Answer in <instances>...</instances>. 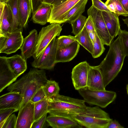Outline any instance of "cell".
<instances>
[{
	"mask_svg": "<svg viewBox=\"0 0 128 128\" xmlns=\"http://www.w3.org/2000/svg\"><path fill=\"white\" fill-rule=\"evenodd\" d=\"M34 103L30 101L20 107L16 128H31L34 121Z\"/></svg>",
	"mask_w": 128,
	"mask_h": 128,
	"instance_id": "11",
	"label": "cell"
},
{
	"mask_svg": "<svg viewBox=\"0 0 128 128\" xmlns=\"http://www.w3.org/2000/svg\"><path fill=\"white\" fill-rule=\"evenodd\" d=\"M102 12L108 32L114 39L119 35L121 30L118 16L111 12L102 11Z\"/></svg>",
	"mask_w": 128,
	"mask_h": 128,
	"instance_id": "19",
	"label": "cell"
},
{
	"mask_svg": "<svg viewBox=\"0 0 128 128\" xmlns=\"http://www.w3.org/2000/svg\"><path fill=\"white\" fill-rule=\"evenodd\" d=\"M88 0H80L69 11L65 17L64 23H70L84 12Z\"/></svg>",
	"mask_w": 128,
	"mask_h": 128,
	"instance_id": "25",
	"label": "cell"
},
{
	"mask_svg": "<svg viewBox=\"0 0 128 128\" xmlns=\"http://www.w3.org/2000/svg\"><path fill=\"white\" fill-rule=\"evenodd\" d=\"M7 61L11 70L18 77L27 70L26 60L18 54L7 57Z\"/></svg>",
	"mask_w": 128,
	"mask_h": 128,
	"instance_id": "20",
	"label": "cell"
},
{
	"mask_svg": "<svg viewBox=\"0 0 128 128\" xmlns=\"http://www.w3.org/2000/svg\"><path fill=\"white\" fill-rule=\"evenodd\" d=\"M68 0H55L51 4L52 6L58 5L63 3Z\"/></svg>",
	"mask_w": 128,
	"mask_h": 128,
	"instance_id": "45",
	"label": "cell"
},
{
	"mask_svg": "<svg viewBox=\"0 0 128 128\" xmlns=\"http://www.w3.org/2000/svg\"><path fill=\"white\" fill-rule=\"evenodd\" d=\"M12 22L11 10L6 4L3 12L0 16V36H4L12 32Z\"/></svg>",
	"mask_w": 128,
	"mask_h": 128,
	"instance_id": "22",
	"label": "cell"
},
{
	"mask_svg": "<svg viewBox=\"0 0 128 128\" xmlns=\"http://www.w3.org/2000/svg\"><path fill=\"white\" fill-rule=\"evenodd\" d=\"M119 123L115 120L112 119L110 121L107 128H124Z\"/></svg>",
	"mask_w": 128,
	"mask_h": 128,
	"instance_id": "41",
	"label": "cell"
},
{
	"mask_svg": "<svg viewBox=\"0 0 128 128\" xmlns=\"http://www.w3.org/2000/svg\"><path fill=\"white\" fill-rule=\"evenodd\" d=\"M92 5L96 9L102 11L111 12L105 4L100 0H92Z\"/></svg>",
	"mask_w": 128,
	"mask_h": 128,
	"instance_id": "38",
	"label": "cell"
},
{
	"mask_svg": "<svg viewBox=\"0 0 128 128\" xmlns=\"http://www.w3.org/2000/svg\"><path fill=\"white\" fill-rule=\"evenodd\" d=\"M18 5L21 21L23 28H26L32 12L31 0H18Z\"/></svg>",
	"mask_w": 128,
	"mask_h": 128,
	"instance_id": "24",
	"label": "cell"
},
{
	"mask_svg": "<svg viewBox=\"0 0 128 128\" xmlns=\"http://www.w3.org/2000/svg\"><path fill=\"white\" fill-rule=\"evenodd\" d=\"M24 40L22 32H13L0 36V53L10 54L20 49Z\"/></svg>",
	"mask_w": 128,
	"mask_h": 128,
	"instance_id": "9",
	"label": "cell"
},
{
	"mask_svg": "<svg viewBox=\"0 0 128 128\" xmlns=\"http://www.w3.org/2000/svg\"><path fill=\"white\" fill-rule=\"evenodd\" d=\"M80 44L76 40L69 45L64 48H57L55 63L69 62L72 60L77 55Z\"/></svg>",
	"mask_w": 128,
	"mask_h": 128,
	"instance_id": "14",
	"label": "cell"
},
{
	"mask_svg": "<svg viewBox=\"0 0 128 128\" xmlns=\"http://www.w3.org/2000/svg\"><path fill=\"white\" fill-rule=\"evenodd\" d=\"M6 4L5 2H0V16L3 12Z\"/></svg>",
	"mask_w": 128,
	"mask_h": 128,
	"instance_id": "44",
	"label": "cell"
},
{
	"mask_svg": "<svg viewBox=\"0 0 128 128\" xmlns=\"http://www.w3.org/2000/svg\"><path fill=\"white\" fill-rule=\"evenodd\" d=\"M86 19V17L82 14L70 23L72 28V33L75 36L82 30L84 26Z\"/></svg>",
	"mask_w": 128,
	"mask_h": 128,
	"instance_id": "29",
	"label": "cell"
},
{
	"mask_svg": "<svg viewBox=\"0 0 128 128\" xmlns=\"http://www.w3.org/2000/svg\"><path fill=\"white\" fill-rule=\"evenodd\" d=\"M46 121L53 128H82L74 119L64 116L50 114L47 117Z\"/></svg>",
	"mask_w": 128,
	"mask_h": 128,
	"instance_id": "17",
	"label": "cell"
},
{
	"mask_svg": "<svg viewBox=\"0 0 128 128\" xmlns=\"http://www.w3.org/2000/svg\"><path fill=\"white\" fill-rule=\"evenodd\" d=\"M37 30L34 29L31 30L28 35L24 38L20 48L21 55L25 60L33 56L35 50L38 36Z\"/></svg>",
	"mask_w": 128,
	"mask_h": 128,
	"instance_id": "16",
	"label": "cell"
},
{
	"mask_svg": "<svg viewBox=\"0 0 128 128\" xmlns=\"http://www.w3.org/2000/svg\"><path fill=\"white\" fill-rule=\"evenodd\" d=\"M122 20L124 23L126 24L128 27V18L122 19Z\"/></svg>",
	"mask_w": 128,
	"mask_h": 128,
	"instance_id": "47",
	"label": "cell"
},
{
	"mask_svg": "<svg viewBox=\"0 0 128 128\" xmlns=\"http://www.w3.org/2000/svg\"><path fill=\"white\" fill-rule=\"evenodd\" d=\"M125 10L128 13V0H119Z\"/></svg>",
	"mask_w": 128,
	"mask_h": 128,
	"instance_id": "42",
	"label": "cell"
},
{
	"mask_svg": "<svg viewBox=\"0 0 128 128\" xmlns=\"http://www.w3.org/2000/svg\"><path fill=\"white\" fill-rule=\"evenodd\" d=\"M109 46L106 57L99 65L96 66L102 74L105 87L120 71L126 56L119 35Z\"/></svg>",
	"mask_w": 128,
	"mask_h": 128,
	"instance_id": "1",
	"label": "cell"
},
{
	"mask_svg": "<svg viewBox=\"0 0 128 128\" xmlns=\"http://www.w3.org/2000/svg\"><path fill=\"white\" fill-rule=\"evenodd\" d=\"M73 118L80 124L88 128H107L112 119L109 114L99 106H87L85 111Z\"/></svg>",
	"mask_w": 128,
	"mask_h": 128,
	"instance_id": "4",
	"label": "cell"
},
{
	"mask_svg": "<svg viewBox=\"0 0 128 128\" xmlns=\"http://www.w3.org/2000/svg\"><path fill=\"white\" fill-rule=\"evenodd\" d=\"M52 10L51 5L43 3L37 10L32 13L31 20L34 23L45 25L50 17Z\"/></svg>",
	"mask_w": 128,
	"mask_h": 128,
	"instance_id": "21",
	"label": "cell"
},
{
	"mask_svg": "<svg viewBox=\"0 0 128 128\" xmlns=\"http://www.w3.org/2000/svg\"><path fill=\"white\" fill-rule=\"evenodd\" d=\"M8 0H0V2H6Z\"/></svg>",
	"mask_w": 128,
	"mask_h": 128,
	"instance_id": "49",
	"label": "cell"
},
{
	"mask_svg": "<svg viewBox=\"0 0 128 128\" xmlns=\"http://www.w3.org/2000/svg\"><path fill=\"white\" fill-rule=\"evenodd\" d=\"M80 0H68L61 4L52 6L50 16L48 22L60 24L69 11Z\"/></svg>",
	"mask_w": 128,
	"mask_h": 128,
	"instance_id": "12",
	"label": "cell"
},
{
	"mask_svg": "<svg viewBox=\"0 0 128 128\" xmlns=\"http://www.w3.org/2000/svg\"><path fill=\"white\" fill-rule=\"evenodd\" d=\"M23 100V96L20 93L9 92L0 96V109L14 108L19 110Z\"/></svg>",
	"mask_w": 128,
	"mask_h": 128,
	"instance_id": "15",
	"label": "cell"
},
{
	"mask_svg": "<svg viewBox=\"0 0 128 128\" xmlns=\"http://www.w3.org/2000/svg\"><path fill=\"white\" fill-rule=\"evenodd\" d=\"M75 37L76 40L80 44L92 55L93 53V44L90 37L88 32L85 26Z\"/></svg>",
	"mask_w": 128,
	"mask_h": 128,
	"instance_id": "26",
	"label": "cell"
},
{
	"mask_svg": "<svg viewBox=\"0 0 128 128\" xmlns=\"http://www.w3.org/2000/svg\"><path fill=\"white\" fill-rule=\"evenodd\" d=\"M57 38L55 37L40 56L34 58L31 63L34 68L40 69L51 70L56 63L55 58L57 48Z\"/></svg>",
	"mask_w": 128,
	"mask_h": 128,
	"instance_id": "7",
	"label": "cell"
},
{
	"mask_svg": "<svg viewBox=\"0 0 128 128\" xmlns=\"http://www.w3.org/2000/svg\"><path fill=\"white\" fill-rule=\"evenodd\" d=\"M14 108H7L0 109V123L6 120L12 114L18 111Z\"/></svg>",
	"mask_w": 128,
	"mask_h": 128,
	"instance_id": "37",
	"label": "cell"
},
{
	"mask_svg": "<svg viewBox=\"0 0 128 128\" xmlns=\"http://www.w3.org/2000/svg\"><path fill=\"white\" fill-rule=\"evenodd\" d=\"M47 114H45L40 118L34 121L31 128H45L50 126L46 121Z\"/></svg>",
	"mask_w": 128,
	"mask_h": 128,
	"instance_id": "32",
	"label": "cell"
},
{
	"mask_svg": "<svg viewBox=\"0 0 128 128\" xmlns=\"http://www.w3.org/2000/svg\"><path fill=\"white\" fill-rule=\"evenodd\" d=\"M11 10L13 18L12 32L20 31L22 32L23 27L22 24L18 5V0H8L6 2Z\"/></svg>",
	"mask_w": 128,
	"mask_h": 128,
	"instance_id": "23",
	"label": "cell"
},
{
	"mask_svg": "<svg viewBox=\"0 0 128 128\" xmlns=\"http://www.w3.org/2000/svg\"><path fill=\"white\" fill-rule=\"evenodd\" d=\"M76 40L75 36L69 35L60 36L57 38V48H64Z\"/></svg>",
	"mask_w": 128,
	"mask_h": 128,
	"instance_id": "31",
	"label": "cell"
},
{
	"mask_svg": "<svg viewBox=\"0 0 128 128\" xmlns=\"http://www.w3.org/2000/svg\"><path fill=\"white\" fill-rule=\"evenodd\" d=\"M90 65L86 61L79 63L72 69L71 78L72 84L78 90L87 87L88 73Z\"/></svg>",
	"mask_w": 128,
	"mask_h": 128,
	"instance_id": "10",
	"label": "cell"
},
{
	"mask_svg": "<svg viewBox=\"0 0 128 128\" xmlns=\"http://www.w3.org/2000/svg\"><path fill=\"white\" fill-rule=\"evenodd\" d=\"M55 0H44L43 3L50 4L52 3Z\"/></svg>",
	"mask_w": 128,
	"mask_h": 128,
	"instance_id": "46",
	"label": "cell"
},
{
	"mask_svg": "<svg viewBox=\"0 0 128 128\" xmlns=\"http://www.w3.org/2000/svg\"><path fill=\"white\" fill-rule=\"evenodd\" d=\"M48 100L47 98L34 103V122L48 113Z\"/></svg>",
	"mask_w": 128,
	"mask_h": 128,
	"instance_id": "27",
	"label": "cell"
},
{
	"mask_svg": "<svg viewBox=\"0 0 128 128\" xmlns=\"http://www.w3.org/2000/svg\"><path fill=\"white\" fill-rule=\"evenodd\" d=\"M93 45V53L92 55L94 58H98L102 54L105 48L104 43L97 34Z\"/></svg>",
	"mask_w": 128,
	"mask_h": 128,
	"instance_id": "30",
	"label": "cell"
},
{
	"mask_svg": "<svg viewBox=\"0 0 128 128\" xmlns=\"http://www.w3.org/2000/svg\"><path fill=\"white\" fill-rule=\"evenodd\" d=\"M17 118L15 114H11L6 119L2 128H16Z\"/></svg>",
	"mask_w": 128,
	"mask_h": 128,
	"instance_id": "36",
	"label": "cell"
},
{
	"mask_svg": "<svg viewBox=\"0 0 128 128\" xmlns=\"http://www.w3.org/2000/svg\"><path fill=\"white\" fill-rule=\"evenodd\" d=\"M84 26L88 32H97L96 26L91 16H88L87 18Z\"/></svg>",
	"mask_w": 128,
	"mask_h": 128,
	"instance_id": "39",
	"label": "cell"
},
{
	"mask_svg": "<svg viewBox=\"0 0 128 128\" xmlns=\"http://www.w3.org/2000/svg\"><path fill=\"white\" fill-rule=\"evenodd\" d=\"M85 102L104 108L113 102L116 96L115 92L105 90H93L87 87L78 90Z\"/></svg>",
	"mask_w": 128,
	"mask_h": 128,
	"instance_id": "5",
	"label": "cell"
},
{
	"mask_svg": "<svg viewBox=\"0 0 128 128\" xmlns=\"http://www.w3.org/2000/svg\"><path fill=\"white\" fill-rule=\"evenodd\" d=\"M87 87L91 90H106L102 74L96 66H90L88 73Z\"/></svg>",
	"mask_w": 128,
	"mask_h": 128,
	"instance_id": "18",
	"label": "cell"
},
{
	"mask_svg": "<svg viewBox=\"0 0 128 128\" xmlns=\"http://www.w3.org/2000/svg\"><path fill=\"white\" fill-rule=\"evenodd\" d=\"M114 3L116 8L115 14L118 16L122 15L128 16V13L124 8L119 0H111Z\"/></svg>",
	"mask_w": 128,
	"mask_h": 128,
	"instance_id": "35",
	"label": "cell"
},
{
	"mask_svg": "<svg viewBox=\"0 0 128 128\" xmlns=\"http://www.w3.org/2000/svg\"><path fill=\"white\" fill-rule=\"evenodd\" d=\"M48 99L50 114L73 118L74 116L85 111L87 108L84 100L59 94Z\"/></svg>",
	"mask_w": 128,
	"mask_h": 128,
	"instance_id": "3",
	"label": "cell"
},
{
	"mask_svg": "<svg viewBox=\"0 0 128 128\" xmlns=\"http://www.w3.org/2000/svg\"><path fill=\"white\" fill-rule=\"evenodd\" d=\"M48 80L44 70L34 68L8 86L7 90L22 94L23 100L21 107L30 101L37 90L44 86Z\"/></svg>",
	"mask_w": 128,
	"mask_h": 128,
	"instance_id": "2",
	"label": "cell"
},
{
	"mask_svg": "<svg viewBox=\"0 0 128 128\" xmlns=\"http://www.w3.org/2000/svg\"><path fill=\"white\" fill-rule=\"evenodd\" d=\"M126 89L127 93L128 95V84L127 85V86H126Z\"/></svg>",
	"mask_w": 128,
	"mask_h": 128,
	"instance_id": "48",
	"label": "cell"
},
{
	"mask_svg": "<svg viewBox=\"0 0 128 128\" xmlns=\"http://www.w3.org/2000/svg\"><path fill=\"white\" fill-rule=\"evenodd\" d=\"M119 35L121 38L126 56L128 57V31L121 30Z\"/></svg>",
	"mask_w": 128,
	"mask_h": 128,
	"instance_id": "33",
	"label": "cell"
},
{
	"mask_svg": "<svg viewBox=\"0 0 128 128\" xmlns=\"http://www.w3.org/2000/svg\"><path fill=\"white\" fill-rule=\"evenodd\" d=\"M43 88L48 99L59 94L60 88L58 83L54 80H48Z\"/></svg>",
	"mask_w": 128,
	"mask_h": 128,
	"instance_id": "28",
	"label": "cell"
},
{
	"mask_svg": "<svg viewBox=\"0 0 128 128\" xmlns=\"http://www.w3.org/2000/svg\"><path fill=\"white\" fill-rule=\"evenodd\" d=\"M102 12L96 9L92 5L87 11L88 16H91L93 19L98 35L104 45L109 46L113 42L114 38L108 32Z\"/></svg>",
	"mask_w": 128,
	"mask_h": 128,
	"instance_id": "8",
	"label": "cell"
},
{
	"mask_svg": "<svg viewBox=\"0 0 128 128\" xmlns=\"http://www.w3.org/2000/svg\"><path fill=\"white\" fill-rule=\"evenodd\" d=\"M62 30L60 24L53 23L42 27L37 39L34 58L38 57L52 40L59 36Z\"/></svg>",
	"mask_w": 128,
	"mask_h": 128,
	"instance_id": "6",
	"label": "cell"
},
{
	"mask_svg": "<svg viewBox=\"0 0 128 128\" xmlns=\"http://www.w3.org/2000/svg\"><path fill=\"white\" fill-rule=\"evenodd\" d=\"M88 33L90 37L93 44L94 43L95 40L96 35L97 34V32H88Z\"/></svg>",
	"mask_w": 128,
	"mask_h": 128,
	"instance_id": "43",
	"label": "cell"
},
{
	"mask_svg": "<svg viewBox=\"0 0 128 128\" xmlns=\"http://www.w3.org/2000/svg\"><path fill=\"white\" fill-rule=\"evenodd\" d=\"M44 0H31L32 12L33 13L37 10L43 3Z\"/></svg>",
	"mask_w": 128,
	"mask_h": 128,
	"instance_id": "40",
	"label": "cell"
},
{
	"mask_svg": "<svg viewBox=\"0 0 128 128\" xmlns=\"http://www.w3.org/2000/svg\"><path fill=\"white\" fill-rule=\"evenodd\" d=\"M7 57H0V92L16 80L17 77L10 68Z\"/></svg>",
	"mask_w": 128,
	"mask_h": 128,
	"instance_id": "13",
	"label": "cell"
},
{
	"mask_svg": "<svg viewBox=\"0 0 128 128\" xmlns=\"http://www.w3.org/2000/svg\"><path fill=\"white\" fill-rule=\"evenodd\" d=\"M43 87H41L37 90L30 101L35 103L47 98Z\"/></svg>",
	"mask_w": 128,
	"mask_h": 128,
	"instance_id": "34",
	"label": "cell"
}]
</instances>
